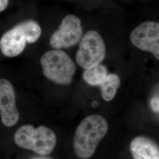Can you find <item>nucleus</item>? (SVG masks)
Here are the masks:
<instances>
[{
	"label": "nucleus",
	"instance_id": "1",
	"mask_svg": "<svg viewBox=\"0 0 159 159\" xmlns=\"http://www.w3.org/2000/svg\"><path fill=\"white\" fill-rule=\"evenodd\" d=\"M108 130V123L102 116L94 114L85 118L77 127L74 136L77 156L82 159L90 158Z\"/></svg>",
	"mask_w": 159,
	"mask_h": 159
},
{
	"label": "nucleus",
	"instance_id": "2",
	"mask_svg": "<svg viewBox=\"0 0 159 159\" xmlns=\"http://www.w3.org/2000/svg\"><path fill=\"white\" fill-rule=\"evenodd\" d=\"M41 34L39 24L33 20L19 23L1 37V51L6 57H16L24 51L27 43H34Z\"/></svg>",
	"mask_w": 159,
	"mask_h": 159
},
{
	"label": "nucleus",
	"instance_id": "3",
	"mask_svg": "<svg viewBox=\"0 0 159 159\" xmlns=\"http://www.w3.org/2000/svg\"><path fill=\"white\" fill-rule=\"evenodd\" d=\"M14 140L21 148L40 155H48L56 147L57 137L54 131L44 125L35 128L31 125H25L16 131Z\"/></svg>",
	"mask_w": 159,
	"mask_h": 159
},
{
	"label": "nucleus",
	"instance_id": "4",
	"mask_svg": "<svg viewBox=\"0 0 159 159\" xmlns=\"http://www.w3.org/2000/svg\"><path fill=\"white\" fill-rule=\"evenodd\" d=\"M40 63L43 74L48 79L61 85H68L72 82L76 66L64 51H47L41 58Z\"/></svg>",
	"mask_w": 159,
	"mask_h": 159
},
{
	"label": "nucleus",
	"instance_id": "5",
	"mask_svg": "<svg viewBox=\"0 0 159 159\" xmlns=\"http://www.w3.org/2000/svg\"><path fill=\"white\" fill-rule=\"evenodd\" d=\"M106 56V46L102 36L96 31L85 33L76 54L77 63L85 70L100 64Z\"/></svg>",
	"mask_w": 159,
	"mask_h": 159
},
{
	"label": "nucleus",
	"instance_id": "6",
	"mask_svg": "<svg viewBox=\"0 0 159 159\" xmlns=\"http://www.w3.org/2000/svg\"><path fill=\"white\" fill-rule=\"evenodd\" d=\"M83 34L79 18L73 14L65 17L60 27L51 37L50 43L56 50L70 48L78 43Z\"/></svg>",
	"mask_w": 159,
	"mask_h": 159
},
{
	"label": "nucleus",
	"instance_id": "7",
	"mask_svg": "<svg viewBox=\"0 0 159 159\" xmlns=\"http://www.w3.org/2000/svg\"><path fill=\"white\" fill-rule=\"evenodd\" d=\"M131 43L137 48L152 53L159 59V24L146 21L134 29L130 35Z\"/></svg>",
	"mask_w": 159,
	"mask_h": 159
},
{
	"label": "nucleus",
	"instance_id": "8",
	"mask_svg": "<svg viewBox=\"0 0 159 159\" xmlns=\"http://www.w3.org/2000/svg\"><path fill=\"white\" fill-rule=\"evenodd\" d=\"M0 114L7 127L15 125L19 119L15 91L11 83L6 79H0Z\"/></svg>",
	"mask_w": 159,
	"mask_h": 159
},
{
	"label": "nucleus",
	"instance_id": "9",
	"mask_svg": "<svg viewBox=\"0 0 159 159\" xmlns=\"http://www.w3.org/2000/svg\"><path fill=\"white\" fill-rule=\"evenodd\" d=\"M130 150L133 159H159L158 145L148 137H135L131 142Z\"/></svg>",
	"mask_w": 159,
	"mask_h": 159
},
{
	"label": "nucleus",
	"instance_id": "10",
	"mask_svg": "<svg viewBox=\"0 0 159 159\" xmlns=\"http://www.w3.org/2000/svg\"><path fill=\"white\" fill-rule=\"evenodd\" d=\"M120 85V79L116 74H107L106 78L99 85L102 98L106 102L111 101Z\"/></svg>",
	"mask_w": 159,
	"mask_h": 159
},
{
	"label": "nucleus",
	"instance_id": "11",
	"mask_svg": "<svg viewBox=\"0 0 159 159\" xmlns=\"http://www.w3.org/2000/svg\"><path fill=\"white\" fill-rule=\"evenodd\" d=\"M107 69L102 64H98L86 69L83 73V79L89 85L99 86L107 75Z\"/></svg>",
	"mask_w": 159,
	"mask_h": 159
},
{
	"label": "nucleus",
	"instance_id": "12",
	"mask_svg": "<svg viewBox=\"0 0 159 159\" xmlns=\"http://www.w3.org/2000/svg\"><path fill=\"white\" fill-rule=\"evenodd\" d=\"M150 105L152 108L154 112L159 113V96H154L153 97L150 102Z\"/></svg>",
	"mask_w": 159,
	"mask_h": 159
},
{
	"label": "nucleus",
	"instance_id": "13",
	"mask_svg": "<svg viewBox=\"0 0 159 159\" xmlns=\"http://www.w3.org/2000/svg\"><path fill=\"white\" fill-rule=\"evenodd\" d=\"M8 0H0V12L5 10L8 5Z\"/></svg>",
	"mask_w": 159,
	"mask_h": 159
},
{
	"label": "nucleus",
	"instance_id": "14",
	"mask_svg": "<svg viewBox=\"0 0 159 159\" xmlns=\"http://www.w3.org/2000/svg\"><path fill=\"white\" fill-rule=\"evenodd\" d=\"M33 159H47V158H35Z\"/></svg>",
	"mask_w": 159,
	"mask_h": 159
}]
</instances>
